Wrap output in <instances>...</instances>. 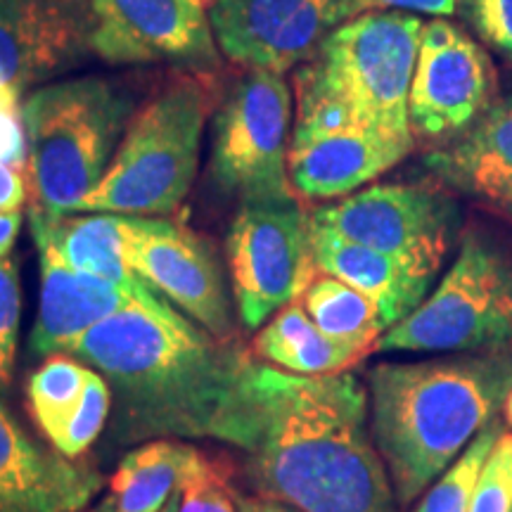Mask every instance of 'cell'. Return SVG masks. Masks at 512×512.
Segmentation results:
<instances>
[{
  "label": "cell",
  "instance_id": "cell-1",
  "mask_svg": "<svg viewBox=\"0 0 512 512\" xmlns=\"http://www.w3.org/2000/svg\"><path fill=\"white\" fill-rule=\"evenodd\" d=\"M259 496L302 512H396L363 382L249 361L228 430Z\"/></svg>",
  "mask_w": 512,
  "mask_h": 512
},
{
  "label": "cell",
  "instance_id": "cell-2",
  "mask_svg": "<svg viewBox=\"0 0 512 512\" xmlns=\"http://www.w3.org/2000/svg\"><path fill=\"white\" fill-rule=\"evenodd\" d=\"M64 354L93 368L112 389V439H214L226 444L252 361L166 304L162 294L131 304L76 339Z\"/></svg>",
  "mask_w": 512,
  "mask_h": 512
},
{
  "label": "cell",
  "instance_id": "cell-3",
  "mask_svg": "<svg viewBox=\"0 0 512 512\" xmlns=\"http://www.w3.org/2000/svg\"><path fill=\"white\" fill-rule=\"evenodd\" d=\"M512 387V354H463L368 370L370 430L396 503L411 505L494 420Z\"/></svg>",
  "mask_w": 512,
  "mask_h": 512
},
{
  "label": "cell",
  "instance_id": "cell-4",
  "mask_svg": "<svg viewBox=\"0 0 512 512\" xmlns=\"http://www.w3.org/2000/svg\"><path fill=\"white\" fill-rule=\"evenodd\" d=\"M425 22L411 12L370 10L325 38L294 74L299 128H366L413 143L408 98Z\"/></svg>",
  "mask_w": 512,
  "mask_h": 512
},
{
  "label": "cell",
  "instance_id": "cell-5",
  "mask_svg": "<svg viewBox=\"0 0 512 512\" xmlns=\"http://www.w3.org/2000/svg\"><path fill=\"white\" fill-rule=\"evenodd\" d=\"M136 114L128 88L105 76L38 86L22 102L31 209L72 216L98 188Z\"/></svg>",
  "mask_w": 512,
  "mask_h": 512
},
{
  "label": "cell",
  "instance_id": "cell-6",
  "mask_svg": "<svg viewBox=\"0 0 512 512\" xmlns=\"http://www.w3.org/2000/svg\"><path fill=\"white\" fill-rule=\"evenodd\" d=\"M214 110L207 76L171 79L136 110L83 214L169 216L188 197L200 169L202 133Z\"/></svg>",
  "mask_w": 512,
  "mask_h": 512
},
{
  "label": "cell",
  "instance_id": "cell-7",
  "mask_svg": "<svg viewBox=\"0 0 512 512\" xmlns=\"http://www.w3.org/2000/svg\"><path fill=\"white\" fill-rule=\"evenodd\" d=\"M512 349V247L484 228L460 238L456 261L375 351L489 354Z\"/></svg>",
  "mask_w": 512,
  "mask_h": 512
},
{
  "label": "cell",
  "instance_id": "cell-8",
  "mask_svg": "<svg viewBox=\"0 0 512 512\" xmlns=\"http://www.w3.org/2000/svg\"><path fill=\"white\" fill-rule=\"evenodd\" d=\"M292 93L283 76L245 72L214 112L209 174L240 202L292 200L287 176Z\"/></svg>",
  "mask_w": 512,
  "mask_h": 512
},
{
  "label": "cell",
  "instance_id": "cell-9",
  "mask_svg": "<svg viewBox=\"0 0 512 512\" xmlns=\"http://www.w3.org/2000/svg\"><path fill=\"white\" fill-rule=\"evenodd\" d=\"M226 259L242 325L259 330L299 302L318 266L311 214L292 200L240 202L226 238Z\"/></svg>",
  "mask_w": 512,
  "mask_h": 512
},
{
  "label": "cell",
  "instance_id": "cell-10",
  "mask_svg": "<svg viewBox=\"0 0 512 512\" xmlns=\"http://www.w3.org/2000/svg\"><path fill=\"white\" fill-rule=\"evenodd\" d=\"M311 223L434 278L458 240L460 209L446 190L382 183L323 204Z\"/></svg>",
  "mask_w": 512,
  "mask_h": 512
},
{
  "label": "cell",
  "instance_id": "cell-11",
  "mask_svg": "<svg viewBox=\"0 0 512 512\" xmlns=\"http://www.w3.org/2000/svg\"><path fill=\"white\" fill-rule=\"evenodd\" d=\"M121 233L128 266L140 280L209 335L235 342L226 273L207 238L166 216H121Z\"/></svg>",
  "mask_w": 512,
  "mask_h": 512
},
{
  "label": "cell",
  "instance_id": "cell-12",
  "mask_svg": "<svg viewBox=\"0 0 512 512\" xmlns=\"http://www.w3.org/2000/svg\"><path fill=\"white\" fill-rule=\"evenodd\" d=\"M496 102L491 57L448 19L422 27L408 98L413 138L446 145L477 124Z\"/></svg>",
  "mask_w": 512,
  "mask_h": 512
},
{
  "label": "cell",
  "instance_id": "cell-13",
  "mask_svg": "<svg viewBox=\"0 0 512 512\" xmlns=\"http://www.w3.org/2000/svg\"><path fill=\"white\" fill-rule=\"evenodd\" d=\"M351 0H209V22L226 60L245 72L283 76L313 60Z\"/></svg>",
  "mask_w": 512,
  "mask_h": 512
},
{
  "label": "cell",
  "instance_id": "cell-14",
  "mask_svg": "<svg viewBox=\"0 0 512 512\" xmlns=\"http://www.w3.org/2000/svg\"><path fill=\"white\" fill-rule=\"evenodd\" d=\"M93 55L107 64L219 67L207 0H93Z\"/></svg>",
  "mask_w": 512,
  "mask_h": 512
},
{
  "label": "cell",
  "instance_id": "cell-15",
  "mask_svg": "<svg viewBox=\"0 0 512 512\" xmlns=\"http://www.w3.org/2000/svg\"><path fill=\"white\" fill-rule=\"evenodd\" d=\"M93 0H0V83L22 95L93 55Z\"/></svg>",
  "mask_w": 512,
  "mask_h": 512
},
{
  "label": "cell",
  "instance_id": "cell-16",
  "mask_svg": "<svg viewBox=\"0 0 512 512\" xmlns=\"http://www.w3.org/2000/svg\"><path fill=\"white\" fill-rule=\"evenodd\" d=\"M413 143L380 136L366 128L294 126L287 176L294 195L309 202L347 197L401 162Z\"/></svg>",
  "mask_w": 512,
  "mask_h": 512
},
{
  "label": "cell",
  "instance_id": "cell-17",
  "mask_svg": "<svg viewBox=\"0 0 512 512\" xmlns=\"http://www.w3.org/2000/svg\"><path fill=\"white\" fill-rule=\"evenodd\" d=\"M34 238L38 252V271H41V290H38V313L31 330V354L48 358L64 354L83 332L114 313L128 309L131 304L157 297L150 285L140 290H128L110 280L79 273L55 252L48 240Z\"/></svg>",
  "mask_w": 512,
  "mask_h": 512
},
{
  "label": "cell",
  "instance_id": "cell-18",
  "mask_svg": "<svg viewBox=\"0 0 512 512\" xmlns=\"http://www.w3.org/2000/svg\"><path fill=\"white\" fill-rule=\"evenodd\" d=\"M100 486L93 467L36 444L0 403V512H81Z\"/></svg>",
  "mask_w": 512,
  "mask_h": 512
},
{
  "label": "cell",
  "instance_id": "cell-19",
  "mask_svg": "<svg viewBox=\"0 0 512 512\" xmlns=\"http://www.w3.org/2000/svg\"><path fill=\"white\" fill-rule=\"evenodd\" d=\"M434 181L512 221V98L425 157Z\"/></svg>",
  "mask_w": 512,
  "mask_h": 512
},
{
  "label": "cell",
  "instance_id": "cell-20",
  "mask_svg": "<svg viewBox=\"0 0 512 512\" xmlns=\"http://www.w3.org/2000/svg\"><path fill=\"white\" fill-rule=\"evenodd\" d=\"M318 273H328L358 290L380 309L384 328L411 316L430 294V275L377 249L356 245L311 223Z\"/></svg>",
  "mask_w": 512,
  "mask_h": 512
},
{
  "label": "cell",
  "instance_id": "cell-21",
  "mask_svg": "<svg viewBox=\"0 0 512 512\" xmlns=\"http://www.w3.org/2000/svg\"><path fill=\"white\" fill-rule=\"evenodd\" d=\"M29 221L31 235L48 240L64 264L74 271L110 280L128 290H140L147 285L126 261L119 214L46 216L31 209Z\"/></svg>",
  "mask_w": 512,
  "mask_h": 512
},
{
  "label": "cell",
  "instance_id": "cell-22",
  "mask_svg": "<svg viewBox=\"0 0 512 512\" xmlns=\"http://www.w3.org/2000/svg\"><path fill=\"white\" fill-rule=\"evenodd\" d=\"M197 448L181 439H152L124 453L98 508L107 512H164L181 494Z\"/></svg>",
  "mask_w": 512,
  "mask_h": 512
},
{
  "label": "cell",
  "instance_id": "cell-23",
  "mask_svg": "<svg viewBox=\"0 0 512 512\" xmlns=\"http://www.w3.org/2000/svg\"><path fill=\"white\" fill-rule=\"evenodd\" d=\"M254 354L261 363L294 375L347 373L370 356L368 351L323 335L299 302L287 304L261 325L254 337Z\"/></svg>",
  "mask_w": 512,
  "mask_h": 512
},
{
  "label": "cell",
  "instance_id": "cell-24",
  "mask_svg": "<svg viewBox=\"0 0 512 512\" xmlns=\"http://www.w3.org/2000/svg\"><path fill=\"white\" fill-rule=\"evenodd\" d=\"M299 304L323 335L368 354H373L380 337L387 332L380 309L366 294L328 273H316Z\"/></svg>",
  "mask_w": 512,
  "mask_h": 512
},
{
  "label": "cell",
  "instance_id": "cell-25",
  "mask_svg": "<svg viewBox=\"0 0 512 512\" xmlns=\"http://www.w3.org/2000/svg\"><path fill=\"white\" fill-rule=\"evenodd\" d=\"M93 373V368L72 354H53L29 375V411L48 441L72 418Z\"/></svg>",
  "mask_w": 512,
  "mask_h": 512
},
{
  "label": "cell",
  "instance_id": "cell-26",
  "mask_svg": "<svg viewBox=\"0 0 512 512\" xmlns=\"http://www.w3.org/2000/svg\"><path fill=\"white\" fill-rule=\"evenodd\" d=\"M501 434V422L491 420L472 439V444L465 448L463 456L422 494V501L413 512H470L472 491H475L479 470H482L486 456H489Z\"/></svg>",
  "mask_w": 512,
  "mask_h": 512
},
{
  "label": "cell",
  "instance_id": "cell-27",
  "mask_svg": "<svg viewBox=\"0 0 512 512\" xmlns=\"http://www.w3.org/2000/svg\"><path fill=\"white\" fill-rule=\"evenodd\" d=\"M110 415H112L110 384H107V380L100 373H93L86 392L81 396V403L72 413V418L64 422V427L55 434L53 439H50V444H53L55 451L62 453L64 458L79 460L83 453H86L88 448L100 439V434L105 430Z\"/></svg>",
  "mask_w": 512,
  "mask_h": 512
},
{
  "label": "cell",
  "instance_id": "cell-28",
  "mask_svg": "<svg viewBox=\"0 0 512 512\" xmlns=\"http://www.w3.org/2000/svg\"><path fill=\"white\" fill-rule=\"evenodd\" d=\"M176 512H242L240 494L230 486V477L221 463L197 451L178 494Z\"/></svg>",
  "mask_w": 512,
  "mask_h": 512
},
{
  "label": "cell",
  "instance_id": "cell-29",
  "mask_svg": "<svg viewBox=\"0 0 512 512\" xmlns=\"http://www.w3.org/2000/svg\"><path fill=\"white\" fill-rule=\"evenodd\" d=\"M470 512H512V434H501L486 456Z\"/></svg>",
  "mask_w": 512,
  "mask_h": 512
},
{
  "label": "cell",
  "instance_id": "cell-30",
  "mask_svg": "<svg viewBox=\"0 0 512 512\" xmlns=\"http://www.w3.org/2000/svg\"><path fill=\"white\" fill-rule=\"evenodd\" d=\"M22 323V285L15 261L0 259V394L12 384Z\"/></svg>",
  "mask_w": 512,
  "mask_h": 512
},
{
  "label": "cell",
  "instance_id": "cell-31",
  "mask_svg": "<svg viewBox=\"0 0 512 512\" xmlns=\"http://www.w3.org/2000/svg\"><path fill=\"white\" fill-rule=\"evenodd\" d=\"M458 12L486 46L512 62V0H460Z\"/></svg>",
  "mask_w": 512,
  "mask_h": 512
},
{
  "label": "cell",
  "instance_id": "cell-32",
  "mask_svg": "<svg viewBox=\"0 0 512 512\" xmlns=\"http://www.w3.org/2000/svg\"><path fill=\"white\" fill-rule=\"evenodd\" d=\"M0 159L27 171L22 95L0 83Z\"/></svg>",
  "mask_w": 512,
  "mask_h": 512
},
{
  "label": "cell",
  "instance_id": "cell-33",
  "mask_svg": "<svg viewBox=\"0 0 512 512\" xmlns=\"http://www.w3.org/2000/svg\"><path fill=\"white\" fill-rule=\"evenodd\" d=\"M460 0H351L356 15L370 10H396L411 12V15L448 17L458 10Z\"/></svg>",
  "mask_w": 512,
  "mask_h": 512
},
{
  "label": "cell",
  "instance_id": "cell-34",
  "mask_svg": "<svg viewBox=\"0 0 512 512\" xmlns=\"http://www.w3.org/2000/svg\"><path fill=\"white\" fill-rule=\"evenodd\" d=\"M27 197V171L0 159V211H19Z\"/></svg>",
  "mask_w": 512,
  "mask_h": 512
},
{
  "label": "cell",
  "instance_id": "cell-35",
  "mask_svg": "<svg viewBox=\"0 0 512 512\" xmlns=\"http://www.w3.org/2000/svg\"><path fill=\"white\" fill-rule=\"evenodd\" d=\"M22 230V209L0 211V259H8Z\"/></svg>",
  "mask_w": 512,
  "mask_h": 512
},
{
  "label": "cell",
  "instance_id": "cell-36",
  "mask_svg": "<svg viewBox=\"0 0 512 512\" xmlns=\"http://www.w3.org/2000/svg\"><path fill=\"white\" fill-rule=\"evenodd\" d=\"M242 512H302L290 503L275 501L268 496H240Z\"/></svg>",
  "mask_w": 512,
  "mask_h": 512
},
{
  "label": "cell",
  "instance_id": "cell-37",
  "mask_svg": "<svg viewBox=\"0 0 512 512\" xmlns=\"http://www.w3.org/2000/svg\"><path fill=\"white\" fill-rule=\"evenodd\" d=\"M503 413H505V420H508V425L512 427V387L508 392V399H505V403H503Z\"/></svg>",
  "mask_w": 512,
  "mask_h": 512
},
{
  "label": "cell",
  "instance_id": "cell-38",
  "mask_svg": "<svg viewBox=\"0 0 512 512\" xmlns=\"http://www.w3.org/2000/svg\"><path fill=\"white\" fill-rule=\"evenodd\" d=\"M176 501H178V496H176ZM176 501L169 505V508H166L164 512H176ZM88 512H107V510H102V508H93V510H88Z\"/></svg>",
  "mask_w": 512,
  "mask_h": 512
},
{
  "label": "cell",
  "instance_id": "cell-39",
  "mask_svg": "<svg viewBox=\"0 0 512 512\" xmlns=\"http://www.w3.org/2000/svg\"><path fill=\"white\" fill-rule=\"evenodd\" d=\"M207 3H209V0H207Z\"/></svg>",
  "mask_w": 512,
  "mask_h": 512
}]
</instances>
